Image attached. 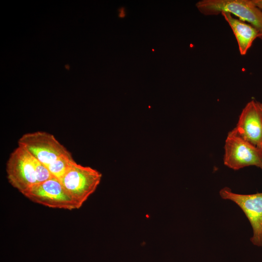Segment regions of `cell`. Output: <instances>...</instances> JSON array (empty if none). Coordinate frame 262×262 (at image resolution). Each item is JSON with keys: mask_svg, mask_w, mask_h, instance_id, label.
Returning a JSON list of instances; mask_svg holds the SVG:
<instances>
[{"mask_svg": "<svg viewBox=\"0 0 262 262\" xmlns=\"http://www.w3.org/2000/svg\"><path fill=\"white\" fill-rule=\"evenodd\" d=\"M224 151V164L231 169L237 170L249 166L262 169V149L243 139L234 129L227 135Z\"/></svg>", "mask_w": 262, "mask_h": 262, "instance_id": "277c9868", "label": "cell"}, {"mask_svg": "<svg viewBox=\"0 0 262 262\" xmlns=\"http://www.w3.org/2000/svg\"><path fill=\"white\" fill-rule=\"evenodd\" d=\"M197 10L205 16L228 13L255 27L262 40V11L252 0H201L196 4Z\"/></svg>", "mask_w": 262, "mask_h": 262, "instance_id": "6da1fadb", "label": "cell"}, {"mask_svg": "<svg viewBox=\"0 0 262 262\" xmlns=\"http://www.w3.org/2000/svg\"><path fill=\"white\" fill-rule=\"evenodd\" d=\"M258 104H259V106L260 108L261 109V110L262 111V103H261V102H258Z\"/></svg>", "mask_w": 262, "mask_h": 262, "instance_id": "5bb4252c", "label": "cell"}, {"mask_svg": "<svg viewBox=\"0 0 262 262\" xmlns=\"http://www.w3.org/2000/svg\"><path fill=\"white\" fill-rule=\"evenodd\" d=\"M33 158L35 168L37 183L44 182L53 177L48 167L45 164L34 157Z\"/></svg>", "mask_w": 262, "mask_h": 262, "instance_id": "8fae6325", "label": "cell"}, {"mask_svg": "<svg viewBox=\"0 0 262 262\" xmlns=\"http://www.w3.org/2000/svg\"><path fill=\"white\" fill-rule=\"evenodd\" d=\"M75 162L71 154L58 158L47 167L53 177L60 180L69 167Z\"/></svg>", "mask_w": 262, "mask_h": 262, "instance_id": "30bf717a", "label": "cell"}, {"mask_svg": "<svg viewBox=\"0 0 262 262\" xmlns=\"http://www.w3.org/2000/svg\"><path fill=\"white\" fill-rule=\"evenodd\" d=\"M102 174L89 166L73 163L60 181L79 209L96 190Z\"/></svg>", "mask_w": 262, "mask_h": 262, "instance_id": "7a4b0ae2", "label": "cell"}, {"mask_svg": "<svg viewBox=\"0 0 262 262\" xmlns=\"http://www.w3.org/2000/svg\"><path fill=\"white\" fill-rule=\"evenodd\" d=\"M18 146L46 166L58 158L71 153L49 133L37 131L23 134Z\"/></svg>", "mask_w": 262, "mask_h": 262, "instance_id": "3957f363", "label": "cell"}, {"mask_svg": "<svg viewBox=\"0 0 262 262\" xmlns=\"http://www.w3.org/2000/svg\"><path fill=\"white\" fill-rule=\"evenodd\" d=\"M234 129L243 139L262 149V111L258 102L252 99L246 104Z\"/></svg>", "mask_w": 262, "mask_h": 262, "instance_id": "ba28073f", "label": "cell"}, {"mask_svg": "<svg viewBox=\"0 0 262 262\" xmlns=\"http://www.w3.org/2000/svg\"><path fill=\"white\" fill-rule=\"evenodd\" d=\"M119 12V17L123 18L125 16V9L124 7H121L118 10Z\"/></svg>", "mask_w": 262, "mask_h": 262, "instance_id": "4fadbf2b", "label": "cell"}, {"mask_svg": "<svg viewBox=\"0 0 262 262\" xmlns=\"http://www.w3.org/2000/svg\"><path fill=\"white\" fill-rule=\"evenodd\" d=\"M221 15L229 24L235 36L240 53L245 55L255 39L259 38L258 31L249 23L233 17L230 13H222Z\"/></svg>", "mask_w": 262, "mask_h": 262, "instance_id": "9c48e42d", "label": "cell"}, {"mask_svg": "<svg viewBox=\"0 0 262 262\" xmlns=\"http://www.w3.org/2000/svg\"><path fill=\"white\" fill-rule=\"evenodd\" d=\"M6 172L10 184L21 194L37 183L33 158L18 146L7 161Z\"/></svg>", "mask_w": 262, "mask_h": 262, "instance_id": "8992f818", "label": "cell"}, {"mask_svg": "<svg viewBox=\"0 0 262 262\" xmlns=\"http://www.w3.org/2000/svg\"><path fill=\"white\" fill-rule=\"evenodd\" d=\"M252 1L262 11V0H252Z\"/></svg>", "mask_w": 262, "mask_h": 262, "instance_id": "7c38bea8", "label": "cell"}, {"mask_svg": "<svg viewBox=\"0 0 262 262\" xmlns=\"http://www.w3.org/2000/svg\"><path fill=\"white\" fill-rule=\"evenodd\" d=\"M219 195L221 198L230 200L241 208L253 229L251 242L262 247V193L238 194L233 193L228 187H224L220 190Z\"/></svg>", "mask_w": 262, "mask_h": 262, "instance_id": "52a82bcc", "label": "cell"}, {"mask_svg": "<svg viewBox=\"0 0 262 262\" xmlns=\"http://www.w3.org/2000/svg\"><path fill=\"white\" fill-rule=\"evenodd\" d=\"M22 194L33 202L48 207L68 210L79 209L60 180L54 177L33 185Z\"/></svg>", "mask_w": 262, "mask_h": 262, "instance_id": "5b68a950", "label": "cell"}]
</instances>
